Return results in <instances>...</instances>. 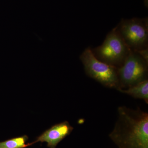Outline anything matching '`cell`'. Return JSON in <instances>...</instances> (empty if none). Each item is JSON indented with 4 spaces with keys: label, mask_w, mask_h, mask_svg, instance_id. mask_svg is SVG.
Returning <instances> with one entry per match:
<instances>
[{
    "label": "cell",
    "mask_w": 148,
    "mask_h": 148,
    "mask_svg": "<svg viewBox=\"0 0 148 148\" xmlns=\"http://www.w3.org/2000/svg\"><path fill=\"white\" fill-rule=\"evenodd\" d=\"M73 130V127L69 122H63L46 130L34 142L29 143L28 145L30 146L38 142H45L47 143L48 147L56 148L58 143L71 133Z\"/></svg>",
    "instance_id": "8992f818"
},
{
    "label": "cell",
    "mask_w": 148,
    "mask_h": 148,
    "mask_svg": "<svg viewBox=\"0 0 148 148\" xmlns=\"http://www.w3.org/2000/svg\"><path fill=\"white\" fill-rule=\"evenodd\" d=\"M148 64L137 52L131 50L117 69L119 88L131 87L147 79Z\"/></svg>",
    "instance_id": "277c9868"
},
{
    "label": "cell",
    "mask_w": 148,
    "mask_h": 148,
    "mask_svg": "<svg viewBox=\"0 0 148 148\" xmlns=\"http://www.w3.org/2000/svg\"><path fill=\"white\" fill-rule=\"evenodd\" d=\"M118 119L109 137L118 148H148V114L140 108H118Z\"/></svg>",
    "instance_id": "6da1fadb"
},
{
    "label": "cell",
    "mask_w": 148,
    "mask_h": 148,
    "mask_svg": "<svg viewBox=\"0 0 148 148\" xmlns=\"http://www.w3.org/2000/svg\"><path fill=\"white\" fill-rule=\"evenodd\" d=\"M119 92L130 95L136 99L144 100L146 103H148V80H145L127 89L119 88Z\"/></svg>",
    "instance_id": "52a82bcc"
},
{
    "label": "cell",
    "mask_w": 148,
    "mask_h": 148,
    "mask_svg": "<svg viewBox=\"0 0 148 148\" xmlns=\"http://www.w3.org/2000/svg\"><path fill=\"white\" fill-rule=\"evenodd\" d=\"M28 137L25 135L0 142V148H24L29 147L26 142Z\"/></svg>",
    "instance_id": "ba28073f"
},
{
    "label": "cell",
    "mask_w": 148,
    "mask_h": 148,
    "mask_svg": "<svg viewBox=\"0 0 148 148\" xmlns=\"http://www.w3.org/2000/svg\"><path fill=\"white\" fill-rule=\"evenodd\" d=\"M147 18L122 19L116 28L125 42L131 50L148 48Z\"/></svg>",
    "instance_id": "5b68a950"
},
{
    "label": "cell",
    "mask_w": 148,
    "mask_h": 148,
    "mask_svg": "<svg viewBox=\"0 0 148 148\" xmlns=\"http://www.w3.org/2000/svg\"><path fill=\"white\" fill-rule=\"evenodd\" d=\"M91 49L98 60L117 69L123 65L131 50L116 27L108 34L102 45Z\"/></svg>",
    "instance_id": "7a4b0ae2"
},
{
    "label": "cell",
    "mask_w": 148,
    "mask_h": 148,
    "mask_svg": "<svg viewBox=\"0 0 148 148\" xmlns=\"http://www.w3.org/2000/svg\"><path fill=\"white\" fill-rule=\"evenodd\" d=\"M80 58L88 76L106 87L119 88L117 68L98 60L90 48L85 49Z\"/></svg>",
    "instance_id": "3957f363"
},
{
    "label": "cell",
    "mask_w": 148,
    "mask_h": 148,
    "mask_svg": "<svg viewBox=\"0 0 148 148\" xmlns=\"http://www.w3.org/2000/svg\"><path fill=\"white\" fill-rule=\"evenodd\" d=\"M146 61L148 63V49H143L138 51H135Z\"/></svg>",
    "instance_id": "9c48e42d"
}]
</instances>
